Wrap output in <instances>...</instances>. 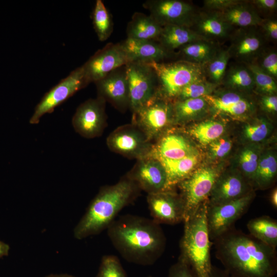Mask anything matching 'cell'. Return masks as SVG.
Returning <instances> with one entry per match:
<instances>
[{
    "label": "cell",
    "instance_id": "cell-1",
    "mask_svg": "<svg viewBox=\"0 0 277 277\" xmlns=\"http://www.w3.org/2000/svg\"><path fill=\"white\" fill-rule=\"evenodd\" d=\"M215 256L232 277H274L276 249L234 226L212 242Z\"/></svg>",
    "mask_w": 277,
    "mask_h": 277
},
{
    "label": "cell",
    "instance_id": "cell-2",
    "mask_svg": "<svg viewBox=\"0 0 277 277\" xmlns=\"http://www.w3.org/2000/svg\"><path fill=\"white\" fill-rule=\"evenodd\" d=\"M107 229L113 246L129 263L152 265L165 250L164 232L151 219L125 214L115 219Z\"/></svg>",
    "mask_w": 277,
    "mask_h": 277
},
{
    "label": "cell",
    "instance_id": "cell-3",
    "mask_svg": "<svg viewBox=\"0 0 277 277\" xmlns=\"http://www.w3.org/2000/svg\"><path fill=\"white\" fill-rule=\"evenodd\" d=\"M140 190L127 175L114 185L102 187L74 228V238L82 240L107 229L119 212L135 200Z\"/></svg>",
    "mask_w": 277,
    "mask_h": 277
},
{
    "label": "cell",
    "instance_id": "cell-4",
    "mask_svg": "<svg viewBox=\"0 0 277 277\" xmlns=\"http://www.w3.org/2000/svg\"><path fill=\"white\" fill-rule=\"evenodd\" d=\"M208 200L184 221V232L180 241V256L190 266L197 277H210L212 265L207 221Z\"/></svg>",
    "mask_w": 277,
    "mask_h": 277
},
{
    "label": "cell",
    "instance_id": "cell-5",
    "mask_svg": "<svg viewBox=\"0 0 277 277\" xmlns=\"http://www.w3.org/2000/svg\"><path fill=\"white\" fill-rule=\"evenodd\" d=\"M154 70L158 80L157 95L162 98H176L189 84L204 77L202 65L185 61L171 63H147Z\"/></svg>",
    "mask_w": 277,
    "mask_h": 277
},
{
    "label": "cell",
    "instance_id": "cell-6",
    "mask_svg": "<svg viewBox=\"0 0 277 277\" xmlns=\"http://www.w3.org/2000/svg\"><path fill=\"white\" fill-rule=\"evenodd\" d=\"M89 84L82 66L71 71L44 94L34 109L30 124H38L43 115L53 112L55 108Z\"/></svg>",
    "mask_w": 277,
    "mask_h": 277
},
{
    "label": "cell",
    "instance_id": "cell-7",
    "mask_svg": "<svg viewBox=\"0 0 277 277\" xmlns=\"http://www.w3.org/2000/svg\"><path fill=\"white\" fill-rule=\"evenodd\" d=\"M125 66L129 108L134 112L157 95L158 80L154 70L147 63L129 62Z\"/></svg>",
    "mask_w": 277,
    "mask_h": 277
},
{
    "label": "cell",
    "instance_id": "cell-8",
    "mask_svg": "<svg viewBox=\"0 0 277 277\" xmlns=\"http://www.w3.org/2000/svg\"><path fill=\"white\" fill-rule=\"evenodd\" d=\"M254 195L252 192L226 203L208 205L207 221L209 238L212 242L233 227L247 211Z\"/></svg>",
    "mask_w": 277,
    "mask_h": 277
},
{
    "label": "cell",
    "instance_id": "cell-9",
    "mask_svg": "<svg viewBox=\"0 0 277 277\" xmlns=\"http://www.w3.org/2000/svg\"><path fill=\"white\" fill-rule=\"evenodd\" d=\"M219 175V171L213 168H201L179 184L185 204V220L191 216L199 206L208 199Z\"/></svg>",
    "mask_w": 277,
    "mask_h": 277
},
{
    "label": "cell",
    "instance_id": "cell-10",
    "mask_svg": "<svg viewBox=\"0 0 277 277\" xmlns=\"http://www.w3.org/2000/svg\"><path fill=\"white\" fill-rule=\"evenodd\" d=\"M133 113V124L150 141L156 138L174 118L173 105L159 95Z\"/></svg>",
    "mask_w": 277,
    "mask_h": 277
},
{
    "label": "cell",
    "instance_id": "cell-11",
    "mask_svg": "<svg viewBox=\"0 0 277 277\" xmlns=\"http://www.w3.org/2000/svg\"><path fill=\"white\" fill-rule=\"evenodd\" d=\"M112 151L130 159L138 160L150 155L153 145L135 125H126L114 130L106 140Z\"/></svg>",
    "mask_w": 277,
    "mask_h": 277
},
{
    "label": "cell",
    "instance_id": "cell-12",
    "mask_svg": "<svg viewBox=\"0 0 277 277\" xmlns=\"http://www.w3.org/2000/svg\"><path fill=\"white\" fill-rule=\"evenodd\" d=\"M105 101L100 97L89 99L76 109L72 119L75 131L87 138L100 136L106 125Z\"/></svg>",
    "mask_w": 277,
    "mask_h": 277
},
{
    "label": "cell",
    "instance_id": "cell-13",
    "mask_svg": "<svg viewBox=\"0 0 277 277\" xmlns=\"http://www.w3.org/2000/svg\"><path fill=\"white\" fill-rule=\"evenodd\" d=\"M144 7L150 16L162 27L167 25L190 26L194 22L193 7L188 3L179 0H150Z\"/></svg>",
    "mask_w": 277,
    "mask_h": 277
},
{
    "label": "cell",
    "instance_id": "cell-14",
    "mask_svg": "<svg viewBox=\"0 0 277 277\" xmlns=\"http://www.w3.org/2000/svg\"><path fill=\"white\" fill-rule=\"evenodd\" d=\"M129 63L120 43L108 44L97 51L82 66L89 83L96 82L112 71Z\"/></svg>",
    "mask_w": 277,
    "mask_h": 277
},
{
    "label": "cell",
    "instance_id": "cell-15",
    "mask_svg": "<svg viewBox=\"0 0 277 277\" xmlns=\"http://www.w3.org/2000/svg\"><path fill=\"white\" fill-rule=\"evenodd\" d=\"M170 190L147 195V202L151 219L159 224L175 225L185 220L184 200L182 196H178Z\"/></svg>",
    "mask_w": 277,
    "mask_h": 277
},
{
    "label": "cell",
    "instance_id": "cell-16",
    "mask_svg": "<svg viewBox=\"0 0 277 277\" xmlns=\"http://www.w3.org/2000/svg\"><path fill=\"white\" fill-rule=\"evenodd\" d=\"M138 186L148 194L167 189V174L162 163L149 155L138 160L135 167L127 175Z\"/></svg>",
    "mask_w": 277,
    "mask_h": 277
},
{
    "label": "cell",
    "instance_id": "cell-17",
    "mask_svg": "<svg viewBox=\"0 0 277 277\" xmlns=\"http://www.w3.org/2000/svg\"><path fill=\"white\" fill-rule=\"evenodd\" d=\"M97 96L121 111L129 108V90L126 66L119 67L94 83Z\"/></svg>",
    "mask_w": 277,
    "mask_h": 277
},
{
    "label": "cell",
    "instance_id": "cell-18",
    "mask_svg": "<svg viewBox=\"0 0 277 277\" xmlns=\"http://www.w3.org/2000/svg\"><path fill=\"white\" fill-rule=\"evenodd\" d=\"M252 192L244 177L236 172L220 175L209 196L208 205H217L243 197Z\"/></svg>",
    "mask_w": 277,
    "mask_h": 277
},
{
    "label": "cell",
    "instance_id": "cell-19",
    "mask_svg": "<svg viewBox=\"0 0 277 277\" xmlns=\"http://www.w3.org/2000/svg\"><path fill=\"white\" fill-rule=\"evenodd\" d=\"M121 44L129 62H160L168 55V51L156 41L127 37Z\"/></svg>",
    "mask_w": 277,
    "mask_h": 277
},
{
    "label": "cell",
    "instance_id": "cell-20",
    "mask_svg": "<svg viewBox=\"0 0 277 277\" xmlns=\"http://www.w3.org/2000/svg\"><path fill=\"white\" fill-rule=\"evenodd\" d=\"M195 152L185 136L177 133H170L163 136L153 146L150 155L159 160H175Z\"/></svg>",
    "mask_w": 277,
    "mask_h": 277
},
{
    "label": "cell",
    "instance_id": "cell-21",
    "mask_svg": "<svg viewBox=\"0 0 277 277\" xmlns=\"http://www.w3.org/2000/svg\"><path fill=\"white\" fill-rule=\"evenodd\" d=\"M214 109L231 115L239 116L248 112L252 104L244 96L234 91H226L218 95L204 97Z\"/></svg>",
    "mask_w": 277,
    "mask_h": 277
},
{
    "label": "cell",
    "instance_id": "cell-22",
    "mask_svg": "<svg viewBox=\"0 0 277 277\" xmlns=\"http://www.w3.org/2000/svg\"><path fill=\"white\" fill-rule=\"evenodd\" d=\"M207 41L189 27L179 25H167L163 27L158 39L159 43L168 52L193 42Z\"/></svg>",
    "mask_w": 277,
    "mask_h": 277
},
{
    "label": "cell",
    "instance_id": "cell-23",
    "mask_svg": "<svg viewBox=\"0 0 277 277\" xmlns=\"http://www.w3.org/2000/svg\"><path fill=\"white\" fill-rule=\"evenodd\" d=\"M163 27L149 15L133 14L127 28V37L143 41H158Z\"/></svg>",
    "mask_w": 277,
    "mask_h": 277
},
{
    "label": "cell",
    "instance_id": "cell-24",
    "mask_svg": "<svg viewBox=\"0 0 277 277\" xmlns=\"http://www.w3.org/2000/svg\"><path fill=\"white\" fill-rule=\"evenodd\" d=\"M159 160V159H158ZM165 169L167 177V189L171 188L188 177L199 161L197 152L183 158L175 160H159Z\"/></svg>",
    "mask_w": 277,
    "mask_h": 277
},
{
    "label": "cell",
    "instance_id": "cell-25",
    "mask_svg": "<svg viewBox=\"0 0 277 277\" xmlns=\"http://www.w3.org/2000/svg\"><path fill=\"white\" fill-rule=\"evenodd\" d=\"M228 24L241 27L260 25L262 18L250 5L239 2L219 13Z\"/></svg>",
    "mask_w": 277,
    "mask_h": 277
},
{
    "label": "cell",
    "instance_id": "cell-26",
    "mask_svg": "<svg viewBox=\"0 0 277 277\" xmlns=\"http://www.w3.org/2000/svg\"><path fill=\"white\" fill-rule=\"evenodd\" d=\"M249 234L270 247H277V221L267 215L252 219L247 224Z\"/></svg>",
    "mask_w": 277,
    "mask_h": 277
},
{
    "label": "cell",
    "instance_id": "cell-27",
    "mask_svg": "<svg viewBox=\"0 0 277 277\" xmlns=\"http://www.w3.org/2000/svg\"><path fill=\"white\" fill-rule=\"evenodd\" d=\"M277 172V159L272 151L261 155L253 182L261 189L268 188L273 182Z\"/></svg>",
    "mask_w": 277,
    "mask_h": 277
},
{
    "label": "cell",
    "instance_id": "cell-28",
    "mask_svg": "<svg viewBox=\"0 0 277 277\" xmlns=\"http://www.w3.org/2000/svg\"><path fill=\"white\" fill-rule=\"evenodd\" d=\"M208 103L204 97L177 101L173 105L175 122L184 123L206 112Z\"/></svg>",
    "mask_w": 277,
    "mask_h": 277
},
{
    "label": "cell",
    "instance_id": "cell-29",
    "mask_svg": "<svg viewBox=\"0 0 277 277\" xmlns=\"http://www.w3.org/2000/svg\"><path fill=\"white\" fill-rule=\"evenodd\" d=\"M180 49L184 61L201 65L208 63L216 53L214 46L207 41L194 42Z\"/></svg>",
    "mask_w": 277,
    "mask_h": 277
},
{
    "label": "cell",
    "instance_id": "cell-30",
    "mask_svg": "<svg viewBox=\"0 0 277 277\" xmlns=\"http://www.w3.org/2000/svg\"><path fill=\"white\" fill-rule=\"evenodd\" d=\"M230 25L219 13L201 16L196 21L197 32L207 39V36L223 37L229 31Z\"/></svg>",
    "mask_w": 277,
    "mask_h": 277
},
{
    "label": "cell",
    "instance_id": "cell-31",
    "mask_svg": "<svg viewBox=\"0 0 277 277\" xmlns=\"http://www.w3.org/2000/svg\"><path fill=\"white\" fill-rule=\"evenodd\" d=\"M92 16L93 28L98 39L107 40L113 31V22L102 0L96 1Z\"/></svg>",
    "mask_w": 277,
    "mask_h": 277
},
{
    "label": "cell",
    "instance_id": "cell-32",
    "mask_svg": "<svg viewBox=\"0 0 277 277\" xmlns=\"http://www.w3.org/2000/svg\"><path fill=\"white\" fill-rule=\"evenodd\" d=\"M224 131L225 126L223 123L208 120L191 128L189 133L201 144L206 145L220 137Z\"/></svg>",
    "mask_w": 277,
    "mask_h": 277
},
{
    "label": "cell",
    "instance_id": "cell-33",
    "mask_svg": "<svg viewBox=\"0 0 277 277\" xmlns=\"http://www.w3.org/2000/svg\"><path fill=\"white\" fill-rule=\"evenodd\" d=\"M261 45V39L256 33H245L236 38L232 52L238 58L247 60L258 53Z\"/></svg>",
    "mask_w": 277,
    "mask_h": 277
},
{
    "label": "cell",
    "instance_id": "cell-34",
    "mask_svg": "<svg viewBox=\"0 0 277 277\" xmlns=\"http://www.w3.org/2000/svg\"><path fill=\"white\" fill-rule=\"evenodd\" d=\"M223 80L228 86L239 90H251L255 86L251 71L248 67L242 66L232 68L225 75Z\"/></svg>",
    "mask_w": 277,
    "mask_h": 277
},
{
    "label": "cell",
    "instance_id": "cell-35",
    "mask_svg": "<svg viewBox=\"0 0 277 277\" xmlns=\"http://www.w3.org/2000/svg\"><path fill=\"white\" fill-rule=\"evenodd\" d=\"M260 156V149L254 145L245 147L240 153L239 163L240 168L248 181L253 182Z\"/></svg>",
    "mask_w": 277,
    "mask_h": 277
},
{
    "label": "cell",
    "instance_id": "cell-36",
    "mask_svg": "<svg viewBox=\"0 0 277 277\" xmlns=\"http://www.w3.org/2000/svg\"><path fill=\"white\" fill-rule=\"evenodd\" d=\"M230 56L229 51L216 52L211 60L207 63V71L210 82L217 85L223 80Z\"/></svg>",
    "mask_w": 277,
    "mask_h": 277
},
{
    "label": "cell",
    "instance_id": "cell-37",
    "mask_svg": "<svg viewBox=\"0 0 277 277\" xmlns=\"http://www.w3.org/2000/svg\"><path fill=\"white\" fill-rule=\"evenodd\" d=\"M216 85L208 81L205 77L197 80L187 85L180 91L176 98L177 101L188 98L204 97L211 94Z\"/></svg>",
    "mask_w": 277,
    "mask_h": 277
},
{
    "label": "cell",
    "instance_id": "cell-38",
    "mask_svg": "<svg viewBox=\"0 0 277 277\" xmlns=\"http://www.w3.org/2000/svg\"><path fill=\"white\" fill-rule=\"evenodd\" d=\"M248 68L252 74L256 89L265 95H275L277 86L274 78L256 65L250 64Z\"/></svg>",
    "mask_w": 277,
    "mask_h": 277
},
{
    "label": "cell",
    "instance_id": "cell-39",
    "mask_svg": "<svg viewBox=\"0 0 277 277\" xmlns=\"http://www.w3.org/2000/svg\"><path fill=\"white\" fill-rule=\"evenodd\" d=\"M96 277H127L120 259L112 254L104 255Z\"/></svg>",
    "mask_w": 277,
    "mask_h": 277
},
{
    "label": "cell",
    "instance_id": "cell-40",
    "mask_svg": "<svg viewBox=\"0 0 277 277\" xmlns=\"http://www.w3.org/2000/svg\"><path fill=\"white\" fill-rule=\"evenodd\" d=\"M270 131V124L265 120L261 119L245 125L243 134L247 140L256 143L265 140Z\"/></svg>",
    "mask_w": 277,
    "mask_h": 277
},
{
    "label": "cell",
    "instance_id": "cell-41",
    "mask_svg": "<svg viewBox=\"0 0 277 277\" xmlns=\"http://www.w3.org/2000/svg\"><path fill=\"white\" fill-rule=\"evenodd\" d=\"M232 146L230 138L221 136L209 144V154L213 159L222 158L229 153Z\"/></svg>",
    "mask_w": 277,
    "mask_h": 277
},
{
    "label": "cell",
    "instance_id": "cell-42",
    "mask_svg": "<svg viewBox=\"0 0 277 277\" xmlns=\"http://www.w3.org/2000/svg\"><path fill=\"white\" fill-rule=\"evenodd\" d=\"M168 277H197L189 264L182 256L172 265L168 271Z\"/></svg>",
    "mask_w": 277,
    "mask_h": 277
},
{
    "label": "cell",
    "instance_id": "cell-43",
    "mask_svg": "<svg viewBox=\"0 0 277 277\" xmlns=\"http://www.w3.org/2000/svg\"><path fill=\"white\" fill-rule=\"evenodd\" d=\"M260 67L273 78L277 76V54L270 52L264 56Z\"/></svg>",
    "mask_w": 277,
    "mask_h": 277
},
{
    "label": "cell",
    "instance_id": "cell-44",
    "mask_svg": "<svg viewBox=\"0 0 277 277\" xmlns=\"http://www.w3.org/2000/svg\"><path fill=\"white\" fill-rule=\"evenodd\" d=\"M239 2L235 0H206L204 4L208 9L222 11Z\"/></svg>",
    "mask_w": 277,
    "mask_h": 277
},
{
    "label": "cell",
    "instance_id": "cell-45",
    "mask_svg": "<svg viewBox=\"0 0 277 277\" xmlns=\"http://www.w3.org/2000/svg\"><path fill=\"white\" fill-rule=\"evenodd\" d=\"M261 104L267 111L276 112L277 111V97L275 95H265L262 97Z\"/></svg>",
    "mask_w": 277,
    "mask_h": 277
},
{
    "label": "cell",
    "instance_id": "cell-46",
    "mask_svg": "<svg viewBox=\"0 0 277 277\" xmlns=\"http://www.w3.org/2000/svg\"><path fill=\"white\" fill-rule=\"evenodd\" d=\"M264 28L269 36L274 39H277V22L275 21H269L264 25Z\"/></svg>",
    "mask_w": 277,
    "mask_h": 277
},
{
    "label": "cell",
    "instance_id": "cell-47",
    "mask_svg": "<svg viewBox=\"0 0 277 277\" xmlns=\"http://www.w3.org/2000/svg\"><path fill=\"white\" fill-rule=\"evenodd\" d=\"M253 3L259 8L265 10H273L277 7L276 0H255Z\"/></svg>",
    "mask_w": 277,
    "mask_h": 277
},
{
    "label": "cell",
    "instance_id": "cell-48",
    "mask_svg": "<svg viewBox=\"0 0 277 277\" xmlns=\"http://www.w3.org/2000/svg\"><path fill=\"white\" fill-rule=\"evenodd\" d=\"M210 277H232L225 270L212 266Z\"/></svg>",
    "mask_w": 277,
    "mask_h": 277
},
{
    "label": "cell",
    "instance_id": "cell-49",
    "mask_svg": "<svg viewBox=\"0 0 277 277\" xmlns=\"http://www.w3.org/2000/svg\"><path fill=\"white\" fill-rule=\"evenodd\" d=\"M10 246L8 244L0 241V259L9 254Z\"/></svg>",
    "mask_w": 277,
    "mask_h": 277
},
{
    "label": "cell",
    "instance_id": "cell-50",
    "mask_svg": "<svg viewBox=\"0 0 277 277\" xmlns=\"http://www.w3.org/2000/svg\"><path fill=\"white\" fill-rule=\"evenodd\" d=\"M270 202L273 206L276 208L277 207V190L276 188L274 189L271 194Z\"/></svg>",
    "mask_w": 277,
    "mask_h": 277
},
{
    "label": "cell",
    "instance_id": "cell-51",
    "mask_svg": "<svg viewBox=\"0 0 277 277\" xmlns=\"http://www.w3.org/2000/svg\"><path fill=\"white\" fill-rule=\"evenodd\" d=\"M44 277H76V276H75L71 274H66V273H61V274L51 273Z\"/></svg>",
    "mask_w": 277,
    "mask_h": 277
},
{
    "label": "cell",
    "instance_id": "cell-52",
    "mask_svg": "<svg viewBox=\"0 0 277 277\" xmlns=\"http://www.w3.org/2000/svg\"><path fill=\"white\" fill-rule=\"evenodd\" d=\"M147 277H153L152 275H148Z\"/></svg>",
    "mask_w": 277,
    "mask_h": 277
}]
</instances>
